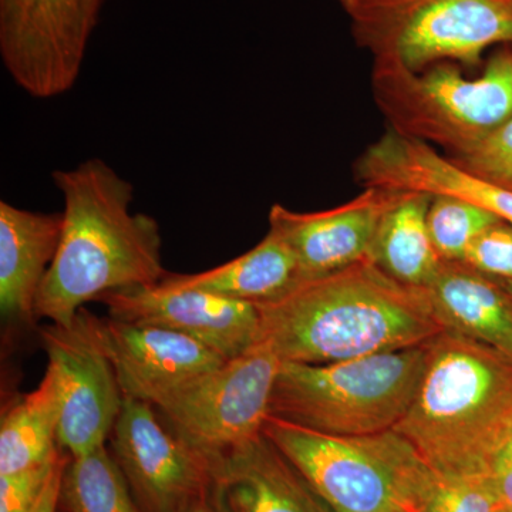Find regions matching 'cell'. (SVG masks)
Segmentation results:
<instances>
[{
  "label": "cell",
  "instance_id": "obj_1",
  "mask_svg": "<svg viewBox=\"0 0 512 512\" xmlns=\"http://www.w3.org/2000/svg\"><path fill=\"white\" fill-rule=\"evenodd\" d=\"M52 178L64 202L62 237L37 295L36 318L70 326L84 303L163 281L160 225L131 211L130 181L101 158L53 171Z\"/></svg>",
  "mask_w": 512,
  "mask_h": 512
},
{
  "label": "cell",
  "instance_id": "obj_2",
  "mask_svg": "<svg viewBox=\"0 0 512 512\" xmlns=\"http://www.w3.org/2000/svg\"><path fill=\"white\" fill-rule=\"evenodd\" d=\"M255 306L258 342L282 362H345L423 346L444 332L424 289L394 281L370 258Z\"/></svg>",
  "mask_w": 512,
  "mask_h": 512
},
{
  "label": "cell",
  "instance_id": "obj_3",
  "mask_svg": "<svg viewBox=\"0 0 512 512\" xmlns=\"http://www.w3.org/2000/svg\"><path fill=\"white\" fill-rule=\"evenodd\" d=\"M426 348L412 407L393 430L437 473L485 477L512 429V359L450 332Z\"/></svg>",
  "mask_w": 512,
  "mask_h": 512
},
{
  "label": "cell",
  "instance_id": "obj_4",
  "mask_svg": "<svg viewBox=\"0 0 512 512\" xmlns=\"http://www.w3.org/2000/svg\"><path fill=\"white\" fill-rule=\"evenodd\" d=\"M426 345L323 365L282 362L269 417L329 436L393 430L419 389Z\"/></svg>",
  "mask_w": 512,
  "mask_h": 512
},
{
  "label": "cell",
  "instance_id": "obj_5",
  "mask_svg": "<svg viewBox=\"0 0 512 512\" xmlns=\"http://www.w3.org/2000/svg\"><path fill=\"white\" fill-rule=\"evenodd\" d=\"M373 86L393 130L456 158L512 119V46L495 53L477 79L448 63L414 73L376 59Z\"/></svg>",
  "mask_w": 512,
  "mask_h": 512
},
{
  "label": "cell",
  "instance_id": "obj_6",
  "mask_svg": "<svg viewBox=\"0 0 512 512\" xmlns=\"http://www.w3.org/2000/svg\"><path fill=\"white\" fill-rule=\"evenodd\" d=\"M262 434L335 512L412 510L430 466L394 430L329 436L268 417Z\"/></svg>",
  "mask_w": 512,
  "mask_h": 512
},
{
  "label": "cell",
  "instance_id": "obj_7",
  "mask_svg": "<svg viewBox=\"0 0 512 512\" xmlns=\"http://www.w3.org/2000/svg\"><path fill=\"white\" fill-rule=\"evenodd\" d=\"M350 18L376 59L414 73L446 60L477 66L488 47L512 46V0H392Z\"/></svg>",
  "mask_w": 512,
  "mask_h": 512
},
{
  "label": "cell",
  "instance_id": "obj_8",
  "mask_svg": "<svg viewBox=\"0 0 512 512\" xmlns=\"http://www.w3.org/2000/svg\"><path fill=\"white\" fill-rule=\"evenodd\" d=\"M281 366L274 350L256 342L158 410L178 439L214 460L262 433Z\"/></svg>",
  "mask_w": 512,
  "mask_h": 512
},
{
  "label": "cell",
  "instance_id": "obj_9",
  "mask_svg": "<svg viewBox=\"0 0 512 512\" xmlns=\"http://www.w3.org/2000/svg\"><path fill=\"white\" fill-rule=\"evenodd\" d=\"M106 0H0V59L13 83L49 100L76 86Z\"/></svg>",
  "mask_w": 512,
  "mask_h": 512
},
{
  "label": "cell",
  "instance_id": "obj_10",
  "mask_svg": "<svg viewBox=\"0 0 512 512\" xmlns=\"http://www.w3.org/2000/svg\"><path fill=\"white\" fill-rule=\"evenodd\" d=\"M40 338L62 396L57 443L69 456H86L106 446L119 419L124 396L116 372L94 338L84 308L73 325L52 323L40 329Z\"/></svg>",
  "mask_w": 512,
  "mask_h": 512
},
{
  "label": "cell",
  "instance_id": "obj_11",
  "mask_svg": "<svg viewBox=\"0 0 512 512\" xmlns=\"http://www.w3.org/2000/svg\"><path fill=\"white\" fill-rule=\"evenodd\" d=\"M110 440L141 512H184L210 490V458L165 429L151 404L124 397Z\"/></svg>",
  "mask_w": 512,
  "mask_h": 512
},
{
  "label": "cell",
  "instance_id": "obj_12",
  "mask_svg": "<svg viewBox=\"0 0 512 512\" xmlns=\"http://www.w3.org/2000/svg\"><path fill=\"white\" fill-rule=\"evenodd\" d=\"M89 320L123 396L157 409L227 362L208 346L175 330L110 316L100 319L90 312Z\"/></svg>",
  "mask_w": 512,
  "mask_h": 512
},
{
  "label": "cell",
  "instance_id": "obj_13",
  "mask_svg": "<svg viewBox=\"0 0 512 512\" xmlns=\"http://www.w3.org/2000/svg\"><path fill=\"white\" fill-rule=\"evenodd\" d=\"M99 301L109 308L110 318L184 333L227 360L258 342L261 320L254 303L180 288L164 279L156 285L106 293Z\"/></svg>",
  "mask_w": 512,
  "mask_h": 512
},
{
  "label": "cell",
  "instance_id": "obj_14",
  "mask_svg": "<svg viewBox=\"0 0 512 512\" xmlns=\"http://www.w3.org/2000/svg\"><path fill=\"white\" fill-rule=\"evenodd\" d=\"M397 194L366 188L355 200L316 212H296L276 204L269 212V231L292 249L301 282L322 278L369 258L379 222Z\"/></svg>",
  "mask_w": 512,
  "mask_h": 512
},
{
  "label": "cell",
  "instance_id": "obj_15",
  "mask_svg": "<svg viewBox=\"0 0 512 512\" xmlns=\"http://www.w3.org/2000/svg\"><path fill=\"white\" fill-rule=\"evenodd\" d=\"M220 512H335L264 434L211 460Z\"/></svg>",
  "mask_w": 512,
  "mask_h": 512
},
{
  "label": "cell",
  "instance_id": "obj_16",
  "mask_svg": "<svg viewBox=\"0 0 512 512\" xmlns=\"http://www.w3.org/2000/svg\"><path fill=\"white\" fill-rule=\"evenodd\" d=\"M444 332L474 340L512 359V284L463 261H441L424 288Z\"/></svg>",
  "mask_w": 512,
  "mask_h": 512
},
{
  "label": "cell",
  "instance_id": "obj_17",
  "mask_svg": "<svg viewBox=\"0 0 512 512\" xmlns=\"http://www.w3.org/2000/svg\"><path fill=\"white\" fill-rule=\"evenodd\" d=\"M62 212H33L0 201V309L9 319L33 322L37 295L55 261Z\"/></svg>",
  "mask_w": 512,
  "mask_h": 512
},
{
  "label": "cell",
  "instance_id": "obj_18",
  "mask_svg": "<svg viewBox=\"0 0 512 512\" xmlns=\"http://www.w3.org/2000/svg\"><path fill=\"white\" fill-rule=\"evenodd\" d=\"M168 284L197 289L234 301L268 303L278 301L301 284L298 261L289 245L268 231L256 247L244 255L198 274H168Z\"/></svg>",
  "mask_w": 512,
  "mask_h": 512
},
{
  "label": "cell",
  "instance_id": "obj_19",
  "mask_svg": "<svg viewBox=\"0 0 512 512\" xmlns=\"http://www.w3.org/2000/svg\"><path fill=\"white\" fill-rule=\"evenodd\" d=\"M399 192L377 227L369 258L400 284L427 288L441 261L429 231L433 197L423 192Z\"/></svg>",
  "mask_w": 512,
  "mask_h": 512
},
{
  "label": "cell",
  "instance_id": "obj_20",
  "mask_svg": "<svg viewBox=\"0 0 512 512\" xmlns=\"http://www.w3.org/2000/svg\"><path fill=\"white\" fill-rule=\"evenodd\" d=\"M62 396L59 380L47 366L42 382L20 396L0 423V476L49 463L59 456L57 443Z\"/></svg>",
  "mask_w": 512,
  "mask_h": 512
},
{
  "label": "cell",
  "instance_id": "obj_21",
  "mask_svg": "<svg viewBox=\"0 0 512 512\" xmlns=\"http://www.w3.org/2000/svg\"><path fill=\"white\" fill-rule=\"evenodd\" d=\"M63 512H141L123 471L106 446L70 456L60 488Z\"/></svg>",
  "mask_w": 512,
  "mask_h": 512
},
{
  "label": "cell",
  "instance_id": "obj_22",
  "mask_svg": "<svg viewBox=\"0 0 512 512\" xmlns=\"http://www.w3.org/2000/svg\"><path fill=\"white\" fill-rule=\"evenodd\" d=\"M427 221L431 241L443 261H464L471 245L503 222L493 212L447 195L433 197Z\"/></svg>",
  "mask_w": 512,
  "mask_h": 512
},
{
  "label": "cell",
  "instance_id": "obj_23",
  "mask_svg": "<svg viewBox=\"0 0 512 512\" xmlns=\"http://www.w3.org/2000/svg\"><path fill=\"white\" fill-rule=\"evenodd\" d=\"M497 503L485 477H458L430 468L412 507L413 512H495Z\"/></svg>",
  "mask_w": 512,
  "mask_h": 512
},
{
  "label": "cell",
  "instance_id": "obj_24",
  "mask_svg": "<svg viewBox=\"0 0 512 512\" xmlns=\"http://www.w3.org/2000/svg\"><path fill=\"white\" fill-rule=\"evenodd\" d=\"M453 161L485 183L512 192V119Z\"/></svg>",
  "mask_w": 512,
  "mask_h": 512
},
{
  "label": "cell",
  "instance_id": "obj_25",
  "mask_svg": "<svg viewBox=\"0 0 512 512\" xmlns=\"http://www.w3.org/2000/svg\"><path fill=\"white\" fill-rule=\"evenodd\" d=\"M62 454L49 463L0 476V512H32Z\"/></svg>",
  "mask_w": 512,
  "mask_h": 512
},
{
  "label": "cell",
  "instance_id": "obj_26",
  "mask_svg": "<svg viewBox=\"0 0 512 512\" xmlns=\"http://www.w3.org/2000/svg\"><path fill=\"white\" fill-rule=\"evenodd\" d=\"M463 262L512 284V225L503 221L485 231L468 249Z\"/></svg>",
  "mask_w": 512,
  "mask_h": 512
},
{
  "label": "cell",
  "instance_id": "obj_27",
  "mask_svg": "<svg viewBox=\"0 0 512 512\" xmlns=\"http://www.w3.org/2000/svg\"><path fill=\"white\" fill-rule=\"evenodd\" d=\"M485 480L493 491L497 507L512 512V429L491 457Z\"/></svg>",
  "mask_w": 512,
  "mask_h": 512
},
{
  "label": "cell",
  "instance_id": "obj_28",
  "mask_svg": "<svg viewBox=\"0 0 512 512\" xmlns=\"http://www.w3.org/2000/svg\"><path fill=\"white\" fill-rule=\"evenodd\" d=\"M69 454L64 453L57 461L55 471L47 483L39 503L33 508L32 512H59L60 510V488H62V480L64 468H66L67 461H69Z\"/></svg>",
  "mask_w": 512,
  "mask_h": 512
},
{
  "label": "cell",
  "instance_id": "obj_29",
  "mask_svg": "<svg viewBox=\"0 0 512 512\" xmlns=\"http://www.w3.org/2000/svg\"><path fill=\"white\" fill-rule=\"evenodd\" d=\"M343 9L349 13V16L355 15L362 10L376 8V6L384 5V3L392 2V0H339Z\"/></svg>",
  "mask_w": 512,
  "mask_h": 512
},
{
  "label": "cell",
  "instance_id": "obj_30",
  "mask_svg": "<svg viewBox=\"0 0 512 512\" xmlns=\"http://www.w3.org/2000/svg\"><path fill=\"white\" fill-rule=\"evenodd\" d=\"M184 512H220L215 507L214 503H212L210 490L207 491L204 495H201L198 500H195L194 503L190 505Z\"/></svg>",
  "mask_w": 512,
  "mask_h": 512
},
{
  "label": "cell",
  "instance_id": "obj_31",
  "mask_svg": "<svg viewBox=\"0 0 512 512\" xmlns=\"http://www.w3.org/2000/svg\"><path fill=\"white\" fill-rule=\"evenodd\" d=\"M390 512H413V511L409 510V508L400 507V508H396V510H393Z\"/></svg>",
  "mask_w": 512,
  "mask_h": 512
},
{
  "label": "cell",
  "instance_id": "obj_32",
  "mask_svg": "<svg viewBox=\"0 0 512 512\" xmlns=\"http://www.w3.org/2000/svg\"><path fill=\"white\" fill-rule=\"evenodd\" d=\"M495 512H511V511L501 510V508H497V511H495Z\"/></svg>",
  "mask_w": 512,
  "mask_h": 512
}]
</instances>
